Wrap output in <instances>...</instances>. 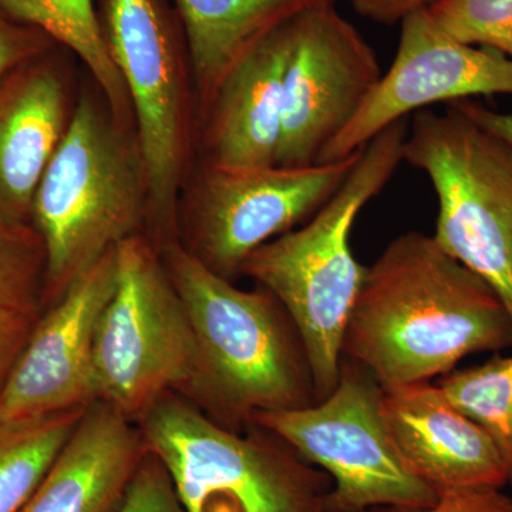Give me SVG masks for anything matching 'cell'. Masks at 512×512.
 I'll return each instance as SVG.
<instances>
[{
    "label": "cell",
    "mask_w": 512,
    "mask_h": 512,
    "mask_svg": "<svg viewBox=\"0 0 512 512\" xmlns=\"http://www.w3.org/2000/svg\"><path fill=\"white\" fill-rule=\"evenodd\" d=\"M512 348V319L487 282L433 235L406 232L367 266L343 357L384 390L431 382L476 353Z\"/></svg>",
    "instance_id": "1"
},
{
    "label": "cell",
    "mask_w": 512,
    "mask_h": 512,
    "mask_svg": "<svg viewBox=\"0 0 512 512\" xmlns=\"http://www.w3.org/2000/svg\"><path fill=\"white\" fill-rule=\"evenodd\" d=\"M163 261L197 342L198 375L188 396L208 416L238 430L252 414L318 402L301 336L271 293L242 291L174 242Z\"/></svg>",
    "instance_id": "2"
},
{
    "label": "cell",
    "mask_w": 512,
    "mask_h": 512,
    "mask_svg": "<svg viewBox=\"0 0 512 512\" xmlns=\"http://www.w3.org/2000/svg\"><path fill=\"white\" fill-rule=\"evenodd\" d=\"M407 128L400 120L373 138L305 227L261 245L241 268L281 303L298 330L318 402L338 384L343 339L366 278L367 266L350 245L353 225L402 163Z\"/></svg>",
    "instance_id": "3"
},
{
    "label": "cell",
    "mask_w": 512,
    "mask_h": 512,
    "mask_svg": "<svg viewBox=\"0 0 512 512\" xmlns=\"http://www.w3.org/2000/svg\"><path fill=\"white\" fill-rule=\"evenodd\" d=\"M136 424L185 512H333L328 474L271 431L239 433L173 392Z\"/></svg>",
    "instance_id": "4"
},
{
    "label": "cell",
    "mask_w": 512,
    "mask_h": 512,
    "mask_svg": "<svg viewBox=\"0 0 512 512\" xmlns=\"http://www.w3.org/2000/svg\"><path fill=\"white\" fill-rule=\"evenodd\" d=\"M147 201L140 153L93 100L83 99L33 201L46 252L43 301H57L101 256L136 235Z\"/></svg>",
    "instance_id": "5"
},
{
    "label": "cell",
    "mask_w": 512,
    "mask_h": 512,
    "mask_svg": "<svg viewBox=\"0 0 512 512\" xmlns=\"http://www.w3.org/2000/svg\"><path fill=\"white\" fill-rule=\"evenodd\" d=\"M403 161L436 191L437 244L487 282L512 319V148L447 106L413 114Z\"/></svg>",
    "instance_id": "6"
},
{
    "label": "cell",
    "mask_w": 512,
    "mask_h": 512,
    "mask_svg": "<svg viewBox=\"0 0 512 512\" xmlns=\"http://www.w3.org/2000/svg\"><path fill=\"white\" fill-rule=\"evenodd\" d=\"M117 282L94 345L97 402L137 423L167 393L190 394L198 349L163 259L136 234L116 248Z\"/></svg>",
    "instance_id": "7"
},
{
    "label": "cell",
    "mask_w": 512,
    "mask_h": 512,
    "mask_svg": "<svg viewBox=\"0 0 512 512\" xmlns=\"http://www.w3.org/2000/svg\"><path fill=\"white\" fill-rule=\"evenodd\" d=\"M383 389L343 357L338 384L302 409L252 414L249 424L284 440L332 480L333 512L427 507L439 494L419 480L393 446L382 413Z\"/></svg>",
    "instance_id": "8"
},
{
    "label": "cell",
    "mask_w": 512,
    "mask_h": 512,
    "mask_svg": "<svg viewBox=\"0 0 512 512\" xmlns=\"http://www.w3.org/2000/svg\"><path fill=\"white\" fill-rule=\"evenodd\" d=\"M104 39L138 124V153L157 220L171 229L185 133L180 32L165 0H101Z\"/></svg>",
    "instance_id": "9"
},
{
    "label": "cell",
    "mask_w": 512,
    "mask_h": 512,
    "mask_svg": "<svg viewBox=\"0 0 512 512\" xmlns=\"http://www.w3.org/2000/svg\"><path fill=\"white\" fill-rule=\"evenodd\" d=\"M382 76L375 50L339 12L336 0L293 19L276 165L319 164Z\"/></svg>",
    "instance_id": "10"
},
{
    "label": "cell",
    "mask_w": 512,
    "mask_h": 512,
    "mask_svg": "<svg viewBox=\"0 0 512 512\" xmlns=\"http://www.w3.org/2000/svg\"><path fill=\"white\" fill-rule=\"evenodd\" d=\"M362 150L309 167H224L210 161L195 205L192 254L224 278L241 274L255 249L311 220L348 178Z\"/></svg>",
    "instance_id": "11"
},
{
    "label": "cell",
    "mask_w": 512,
    "mask_h": 512,
    "mask_svg": "<svg viewBox=\"0 0 512 512\" xmlns=\"http://www.w3.org/2000/svg\"><path fill=\"white\" fill-rule=\"evenodd\" d=\"M400 25L392 66L319 164L352 156L387 127L433 104L512 94V57L458 42L437 26L427 9Z\"/></svg>",
    "instance_id": "12"
},
{
    "label": "cell",
    "mask_w": 512,
    "mask_h": 512,
    "mask_svg": "<svg viewBox=\"0 0 512 512\" xmlns=\"http://www.w3.org/2000/svg\"><path fill=\"white\" fill-rule=\"evenodd\" d=\"M116 248L37 318L0 393V421L36 419L97 402L94 345L116 288Z\"/></svg>",
    "instance_id": "13"
},
{
    "label": "cell",
    "mask_w": 512,
    "mask_h": 512,
    "mask_svg": "<svg viewBox=\"0 0 512 512\" xmlns=\"http://www.w3.org/2000/svg\"><path fill=\"white\" fill-rule=\"evenodd\" d=\"M382 413L403 463L437 494L510 484L494 441L437 384L383 390Z\"/></svg>",
    "instance_id": "14"
},
{
    "label": "cell",
    "mask_w": 512,
    "mask_h": 512,
    "mask_svg": "<svg viewBox=\"0 0 512 512\" xmlns=\"http://www.w3.org/2000/svg\"><path fill=\"white\" fill-rule=\"evenodd\" d=\"M146 453L136 423L109 404H89L19 512H119Z\"/></svg>",
    "instance_id": "15"
},
{
    "label": "cell",
    "mask_w": 512,
    "mask_h": 512,
    "mask_svg": "<svg viewBox=\"0 0 512 512\" xmlns=\"http://www.w3.org/2000/svg\"><path fill=\"white\" fill-rule=\"evenodd\" d=\"M69 120L55 67L36 59L0 82V222L26 225Z\"/></svg>",
    "instance_id": "16"
},
{
    "label": "cell",
    "mask_w": 512,
    "mask_h": 512,
    "mask_svg": "<svg viewBox=\"0 0 512 512\" xmlns=\"http://www.w3.org/2000/svg\"><path fill=\"white\" fill-rule=\"evenodd\" d=\"M292 23V22H291ZM291 23L269 36L225 77L212 100L211 163L272 167L284 113V72Z\"/></svg>",
    "instance_id": "17"
},
{
    "label": "cell",
    "mask_w": 512,
    "mask_h": 512,
    "mask_svg": "<svg viewBox=\"0 0 512 512\" xmlns=\"http://www.w3.org/2000/svg\"><path fill=\"white\" fill-rule=\"evenodd\" d=\"M326 0H174L202 96L214 100L225 77L269 36Z\"/></svg>",
    "instance_id": "18"
},
{
    "label": "cell",
    "mask_w": 512,
    "mask_h": 512,
    "mask_svg": "<svg viewBox=\"0 0 512 512\" xmlns=\"http://www.w3.org/2000/svg\"><path fill=\"white\" fill-rule=\"evenodd\" d=\"M0 10L69 47L92 72L116 113L126 111L130 99L111 59L94 0H0Z\"/></svg>",
    "instance_id": "19"
},
{
    "label": "cell",
    "mask_w": 512,
    "mask_h": 512,
    "mask_svg": "<svg viewBox=\"0 0 512 512\" xmlns=\"http://www.w3.org/2000/svg\"><path fill=\"white\" fill-rule=\"evenodd\" d=\"M84 409L0 421V512H19L28 503L72 436Z\"/></svg>",
    "instance_id": "20"
},
{
    "label": "cell",
    "mask_w": 512,
    "mask_h": 512,
    "mask_svg": "<svg viewBox=\"0 0 512 512\" xmlns=\"http://www.w3.org/2000/svg\"><path fill=\"white\" fill-rule=\"evenodd\" d=\"M448 400L494 441L512 484V356L453 370L436 383Z\"/></svg>",
    "instance_id": "21"
},
{
    "label": "cell",
    "mask_w": 512,
    "mask_h": 512,
    "mask_svg": "<svg viewBox=\"0 0 512 512\" xmlns=\"http://www.w3.org/2000/svg\"><path fill=\"white\" fill-rule=\"evenodd\" d=\"M45 275L46 252L39 232L0 222V313L39 315Z\"/></svg>",
    "instance_id": "22"
},
{
    "label": "cell",
    "mask_w": 512,
    "mask_h": 512,
    "mask_svg": "<svg viewBox=\"0 0 512 512\" xmlns=\"http://www.w3.org/2000/svg\"><path fill=\"white\" fill-rule=\"evenodd\" d=\"M427 10L458 42L512 57V0H439Z\"/></svg>",
    "instance_id": "23"
},
{
    "label": "cell",
    "mask_w": 512,
    "mask_h": 512,
    "mask_svg": "<svg viewBox=\"0 0 512 512\" xmlns=\"http://www.w3.org/2000/svg\"><path fill=\"white\" fill-rule=\"evenodd\" d=\"M119 512H185L167 470L151 451L144 454Z\"/></svg>",
    "instance_id": "24"
},
{
    "label": "cell",
    "mask_w": 512,
    "mask_h": 512,
    "mask_svg": "<svg viewBox=\"0 0 512 512\" xmlns=\"http://www.w3.org/2000/svg\"><path fill=\"white\" fill-rule=\"evenodd\" d=\"M52 42L42 30L23 25L0 10V82L22 64L42 56Z\"/></svg>",
    "instance_id": "25"
},
{
    "label": "cell",
    "mask_w": 512,
    "mask_h": 512,
    "mask_svg": "<svg viewBox=\"0 0 512 512\" xmlns=\"http://www.w3.org/2000/svg\"><path fill=\"white\" fill-rule=\"evenodd\" d=\"M365 512H512V498L498 488L448 491L427 507H377Z\"/></svg>",
    "instance_id": "26"
},
{
    "label": "cell",
    "mask_w": 512,
    "mask_h": 512,
    "mask_svg": "<svg viewBox=\"0 0 512 512\" xmlns=\"http://www.w3.org/2000/svg\"><path fill=\"white\" fill-rule=\"evenodd\" d=\"M37 318L35 313H0V393Z\"/></svg>",
    "instance_id": "27"
},
{
    "label": "cell",
    "mask_w": 512,
    "mask_h": 512,
    "mask_svg": "<svg viewBox=\"0 0 512 512\" xmlns=\"http://www.w3.org/2000/svg\"><path fill=\"white\" fill-rule=\"evenodd\" d=\"M363 18L380 23V25H397L404 18L417 12L429 9L439 0H346Z\"/></svg>",
    "instance_id": "28"
},
{
    "label": "cell",
    "mask_w": 512,
    "mask_h": 512,
    "mask_svg": "<svg viewBox=\"0 0 512 512\" xmlns=\"http://www.w3.org/2000/svg\"><path fill=\"white\" fill-rule=\"evenodd\" d=\"M512 148V111H497L474 100L447 104Z\"/></svg>",
    "instance_id": "29"
}]
</instances>
